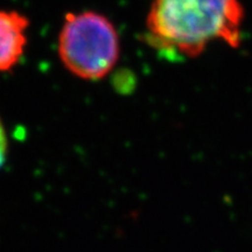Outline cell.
<instances>
[{
  "mask_svg": "<svg viewBox=\"0 0 252 252\" xmlns=\"http://www.w3.org/2000/svg\"><path fill=\"white\" fill-rule=\"evenodd\" d=\"M243 19L239 0H154L146 39L166 55L195 58L215 41L238 47Z\"/></svg>",
  "mask_w": 252,
  "mask_h": 252,
  "instance_id": "1",
  "label": "cell"
},
{
  "mask_svg": "<svg viewBox=\"0 0 252 252\" xmlns=\"http://www.w3.org/2000/svg\"><path fill=\"white\" fill-rule=\"evenodd\" d=\"M58 53L64 68L78 78L98 81L108 76L121 54L118 32L105 15L94 11L65 14Z\"/></svg>",
  "mask_w": 252,
  "mask_h": 252,
  "instance_id": "2",
  "label": "cell"
},
{
  "mask_svg": "<svg viewBox=\"0 0 252 252\" xmlns=\"http://www.w3.org/2000/svg\"><path fill=\"white\" fill-rule=\"evenodd\" d=\"M30 20L17 11L0 9V72L11 71L23 59Z\"/></svg>",
  "mask_w": 252,
  "mask_h": 252,
  "instance_id": "3",
  "label": "cell"
},
{
  "mask_svg": "<svg viewBox=\"0 0 252 252\" xmlns=\"http://www.w3.org/2000/svg\"><path fill=\"white\" fill-rule=\"evenodd\" d=\"M7 151H8V141L7 134H6L5 126L0 119V168L4 166V163L7 159Z\"/></svg>",
  "mask_w": 252,
  "mask_h": 252,
  "instance_id": "4",
  "label": "cell"
}]
</instances>
